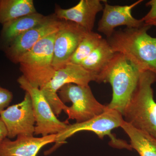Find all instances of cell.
I'll return each instance as SVG.
<instances>
[{"instance_id": "6da1fadb", "label": "cell", "mask_w": 156, "mask_h": 156, "mask_svg": "<svg viewBox=\"0 0 156 156\" xmlns=\"http://www.w3.org/2000/svg\"><path fill=\"white\" fill-rule=\"evenodd\" d=\"M151 27L116 31L107 39L115 53H120L140 72L150 71L156 74V38L148 34Z\"/></svg>"}, {"instance_id": "7a4b0ae2", "label": "cell", "mask_w": 156, "mask_h": 156, "mask_svg": "<svg viewBox=\"0 0 156 156\" xmlns=\"http://www.w3.org/2000/svg\"><path fill=\"white\" fill-rule=\"evenodd\" d=\"M156 82L154 73L147 71L140 73L136 89L122 115L126 122L156 139V102L151 87Z\"/></svg>"}, {"instance_id": "3957f363", "label": "cell", "mask_w": 156, "mask_h": 156, "mask_svg": "<svg viewBox=\"0 0 156 156\" xmlns=\"http://www.w3.org/2000/svg\"><path fill=\"white\" fill-rule=\"evenodd\" d=\"M140 73L122 54L115 53L106 69L98 76V81L110 83L112 88V98L107 108L115 110L122 115L136 89Z\"/></svg>"}, {"instance_id": "277c9868", "label": "cell", "mask_w": 156, "mask_h": 156, "mask_svg": "<svg viewBox=\"0 0 156 156\" xmlns=\"http://www.w3.org/2000/svg\"><path fill=\"white\" fill-rule=\"evenodd\" d=\"M56 32L41 40L18 61L22 76L32 87L42 89L55 74L53 62Z\"/></svg>"}, {"instance_id": "5b68a950", "label": "cell", "mask_w": 156, "mask_h": 156, "mask_svg": "<svg viewBox=\"0 0 156 156\" xmlns=\"http://www.w3.org/2000/svg\"><path fill=\"white\" fill-rule=\"evenodd\" d=\"M122 115L115 110L107 108L103 113L91 119L83 122L69 124L64 130L56 134L55 144L49 150L46 151L44 154H50L62 144L66 140L76 133L82 131H89L95 133L101 139L108 136L111 139L110 145L118 149H126L132 150L131 145L122 140L117 139L111 133L113 129L121 127L124 122Z\"/></svg>"}, {"instance_id": "8992f818", "label": "cell", "mask_w": 156, "mask_h": 156, "mask_svg": "<svg viewBox=\"0 0 156 156\" xmlns=\"http://www.w3.org/2000/svg\"><path fill=\"white\" fill-rule=\"evenodd\" d=\"M58 95L63 103L71 102L65 112L69 119L76 123L88 121L103 113L106 106L98 102L89 86H82L73 83L66 84L58 90Z\"/></svg>"}, {"instance_id": "52a82bcc", "label": "cell", "mask_w": 156, "mask_h": 156, "mask_svg": "<svg viewBox=\"0 0 156 156\" xmlns=\"http://www.w3.org/2000/svg\"><path fill=\"white\" fill-rule=\"evenodd\" d=\"M92 81L97 83L96 75L88 71L80 65L69 63L56 70L51 80L41 90L54 113L58 116L62 111L65 112L68 108L58 97V90L66 84L87 86Z\"/></svg>"}, {"instance_id": "ba28073f", "label": "cell", "mask_w": 156, "mask_h": 156, "mask_svg": "<svg viewBox=\"0 0 156 156\" xmlns=\"http://www.w3.org/2000/svg\"><path fill=\"white\" fill-rule=\"evenodd\" d=\"M17 82L20 88L29 94L31 99L36 122L35 135L56 134L64 130L69 123L57 119L41 90L32 87L22 76L17 79Z\"/></svg>"}, {"instance_id": "9c48e42d", "label": "cell", "mask_w": 156, "mask_h": 156, "mask_svg": "<svg viewBox=\"0 0 156 156\" xmlns=\"http://www.w3.org/2000/svg\"><path fill=\"white\" fill-rule=\"evenodd\" d=\"M0 119L6 126L9 139L19 135L33 136L36 122L29 94L26 92L22 101L3 111Z\"/></svg>"}, {"instance_id": "30bf717a", "label": "cell", "mask_w": 156, "mask_h": 156, "mask_svg": "<svg viewBox=\"0 0 156 156\" xmlns=\"http://www.w3.org/2000/svg\"><path fill=\"white\" fill-rule=\"evenodd\" d=\"M88 32L75 23L61 20L53 47V65L56 71L69 63L72 56Z\"/></svg>"}, {"instance_id": "8fae6325", "label": "cell", "mask_w": 156, "mask_h": 156, "mask_svg": "<svg viewBox=\"0 0 156 156\" xmlns=\"http://www.w3.org/2000/svg\"><path fill=\"white\" fill-rule=\"evenodd\" d=\"M61 20L55 14L47 16L41 23L31 29L14 40L5 48L7 58L14 63H18L20 58L30 50L42 39L58 30Z\"/></svg>"}, {"instance_id": "7c38bea8", "label": "cell", "mask_w": 156, "mask_h": 156, "mask_svg": "<svg viewBox=\"0 0 156 156\" xmlns=\"http://www.w3.org/2000/svg\"><path fill=\"white\" fill-rule=\"evenodd\" d=\"M139 0L129 5H112L107 1L104 4L102 17L99 20L98 30L104 34L107 39L110 37L116 27L126 26L127 28H138L144 25L141 19H137L132 16L131 11L135 6L142 2Z\"/></svg>"}, {"instance_id": "4fadbf2b", "label": "cell", "mask_w": 156, "mask_h": 156, "mask_svg": "<svg viewBox=\"0 0 156 156\" xmlns=\"http://www.w3.org/2000/svg\"><path fill=\"white\" fill-rule=\"evenodd\" d=\"M101 2L100 0H81L75 6L68 9L57 6L54 14L60 20L71 21L88 31H92L96 15L103 10Z\"/></svg>"}, {"instance_id": "5bb4252c", "label": "cell", "mask_w": 156, "mask_h": 156, "mask_svg": "<svg viewBox=\"0 0 156 156\" xmlns=\"http://www.w3.org/2000/svg\"><path fill=\"white\" fill-rule=\"evenodd\" d=\"M56 134L41 137L19 135L12 141L7 137L0 143V156H37L42 148L55 143Z\"/></svg>"}, {"instance_id": "9a60e30c", "label": "cell", "mask_w": 156, "mask_h": 156, "mask_svg": "<svg viewBox=\"0 0 156 156\" xmlns=\"http://www.w3.org/2000/svg\"><path fill=\"white\" fill-rule=\"evenodd\" d=\"M47 16L37 12L6 23L3 24L0 42L5 48L15 39L38 25Z\"/></svg>"}, {"instance_id": "2e32d148", "label": "cell", "mask_w": 156, "mask_h": 156, "mask_svg": "<svg viewBox=\"0 0 156 156\" xmlns=\"http://www.w3.org/2000/svg\"><path fill=\"white\" fill-rule=\"evenodd\" d=\"M115 53L107 40L102 39L97 48L81 63L80 65L88 71L96 75L98 81V76L106 69Z\"/></svg>"}, {"instance_id": "e0dca14e", "label": "cell", "mask_w": 156, "mask_h": 156, "mask_svg": "<svg viewBox=\"0 0 156 156\" xmlns=\"http://www.w3.org/2000/svg\"><path fill=\"white\" fill-rule=\"evenodd\" d=\"M121 128L130 139L132 149L140 156H156V139L150 134L140 131L124 121Z\"/></svg>"}, {"instance_id": "ac0fdd59", "label": "cell", "mask_w": 156, "mask_h": 156, "mask_svg": "<svg viewBox=\"0 0 156 156\" xmlns=\"http://www.w3.org/2000/svg\"><path fill=\"white\" fill-rule=\"evenodd\" d=\"M32 0H0V23L36 13Z\"/></svg>"}, {"instance_id": "d6986e66", "label": "cell", "mask_w": 156, "mask_h": 156, "mask_svg": "<svg viewBox=\"0 0 156 156\" xmlns=\"http://www.w3.org/2000/svg\"><path fill=\"white\" fill-rule=\"evenodd\" d=\"M102 39L101 36L97 33L92 31L88 32L72 56L69 63L80 65L97 48Z\"/></svg>"}, {"instance_id": "ffe728a7", "label": "cell", "mask_w": 156, "mask_h": 156, "mask_svg": "<svg viewBox=\"0 0 156 156\" xmlns=\"http://www.w3.org/2000/svg\"><path fill=\"white\" fill-rule=\"evenodd\" d=\"M146 5L150 6L151 10L141 20L145 25L156 27V0L149 1Z\"/></svg>"}, {"instance_id": "44dd1931", "label": "cell", "mask_w": 156, "mask_h": 156, "mask_svg": "<svg viewBox=\"0 0 156 156\" xmlns=\"http://www.w3.org/2000/svg\"><path fill=\"white\" fill-rule=\"evenodd\" d=\"M13 98L11 91L0 87V113L9 107Z\"/></svg>"}, {"instance_id": "7402d4cb", "label": "cell", "mask_w": 156, "mask_h": 156, "mask_svg": "<svg viewBox=\"0 0 156 156\" xmlns=\"http://www.w3.org/2000/svg\"><path fill=\"white\" fill-rule=\"evenodd\" d=\"M8 137V131L3 121L0 119V143Z\"/></svg>"}]
</instances>
